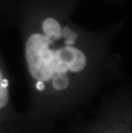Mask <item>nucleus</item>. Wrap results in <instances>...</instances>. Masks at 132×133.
<instances>
[{"mask_svg": "<svg viewBox=\"0 0 132 133\" xmlns=\"http://www.w3.org/2000/svg\"><path fill=\"white\" fill-rule=\"evenodd\" d=\"M36 88H37L38 90H40V91H42V90H44L45 89V85H44V83L41 81H38L37 84H36Z\"/></svg>", "mask_w": 132, "mask_h": 133, "instance_id": "obj_6", "label": "nucleus"}, {"mask_svg": "<svg viewBox=\"0 0 132 133\" xmlns=\"http://www.w3.org/2000/svg\"><path fill=\"white\" fill-rule=\"evenodd\" d=\"M43 31L46 37L50 41H56L59 39L62 35V29L57 20L47 18L43 22Z\"/></svg>", "mask_w": 132, "mask_h": 133, "instance_id": "obj_3", "label": "nucleus"}, {"mask_svg": "<svg viewBox=\"0 0 132 133\" xmlns=\"http://www.w3.org/2000/svg\"><path fill=\"white\" fill-rule=\"evenodd\" d=\"M52 43L46 36L34 34L26 44V58L31 76L35 80L47 82L52 79L56 70L54 51L49 46Z\"/></svg>", "mask_w": 132, "mask_h": 133, "instance_id": "obj_1", "label": "nucleus"}, {"mask_svg": "<svg viewBox=\"0 0 132 133\" xmlns=\"http://www.w3.org/2000/svg\"><path fill=\"white\" fill-rule=\"evenodd\" d=\"M56 58L55 73H67V71L79 72L84 69L87 59L81 51L72 46L61 48L54 52Z\"/></svg>", "mask_w": 132, "mask_h": 133, "instance_id": "obj_2", "label": "nucleus"}, {"mask_svg": "<svg viewBox=\"0 0 132 133\" xmlns=\"http://www.w3.org/2000/svg\"><path fill=\"white\" fill-rule=\"evenodd\" d=\"M52 86L57 90H64L69 86V78L65 73H54L52 76Z\"/></svg>", "mask_w": 132, "mask_h": 133, "instance_id": "obj_4", "label": "nucleus"}, {"mask_svg": "<svg viewBox=\"0 0 132 133\" xmlns=\"http://www.w3.org/2000/svg\"><path fill=\"white\" fill-rule=\"evenodd\" d=\"M62 35L65 39V42L66 44L68 45H72L75 43V39H77V34L73 31L72 29H71L68 27H65L62 29Z\"/></svg>", "mask_w": 132, "mask_h": 133, "instance_id": "obj_5", "label": "nucleus"}, {"mask_svg": "<svg viewBox=\"0 0 132 133\" xmlns=\"http://www.w3.org/2000/svg\"><path fill=\"white\" fill-rule=\"evenodd\" d=\"M8 81L6 80V79H2V81H1V85L3 87H4V88H7L8 87Z\"/></svg>", "mask_w": 132, "mask_h": 133, "instance_id": "obj_7", "label": "nucleus"}]
</instances>
